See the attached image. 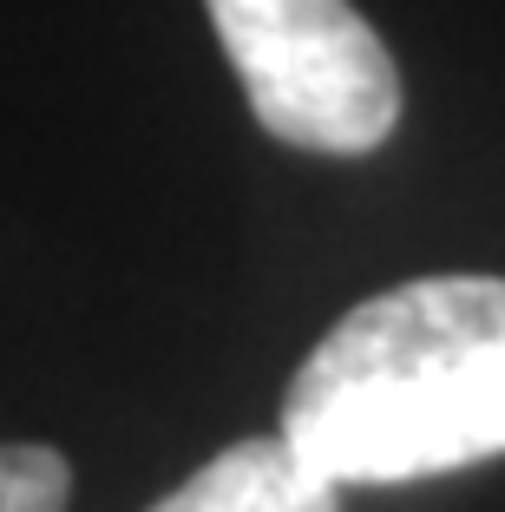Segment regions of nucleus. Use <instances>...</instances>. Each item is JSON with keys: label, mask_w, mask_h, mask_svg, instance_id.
Instances as JSON below:
<instances>
[{"label": "nucleus", "mask_w": 505, "mask_h": 512, "mask_svg": "<svg viewBox=\"0 0 505 512\" xmlns=\"http://www.w3.org/2000/svg\"><path fill=\"white\" fill-rule=\"evenodd\" d=\"M276 434L328 486H401L505 453V276H414L315 342Z\"/></svg>", "instance_id": "f257e3e1"}, {"label": "nucleus", "mask_w": 505, "mask_h": 512, "mask_svg": "<svg viewBox=\"0 0 505 512\" xmlns=\"http://www.w3.org/2000/svg\"><path fill=\"white\" fill-rule=\"evenodd\" d=\"M269 138L361 158L401 125V73L348 0H204Z\"/></svg>", "instance_id": "f03ea898"}, {"label": "nucleus", "mask_w": 505, "mask_h": 512, "mask_svg": "<svg viewBox=\"0 0 505 512\" xmlns=\"http://www.w3.org/2000/svg\"><path fill=\"white\" fill-rule=\"evenodd\" d=\"M151 512H342V486H328L283 434H256L204 460Z\"/></svg>", "instance_id": "7ed1b4c3"}, {"label": "nucleus", "mask_w": 505, "mask_h": 512, "mask_svg": "<svg viewBox=\"0 0 505 512\" xmlns=\"http://www.w3.org/2000/svg\"><path fill=\"white\" fill-rule=\"evenodd\" d=\"M66 493H73V467L60 447L0 440V512H66Z\"/></svg>", "instance_id": "20e7f679"}]
</instances>
